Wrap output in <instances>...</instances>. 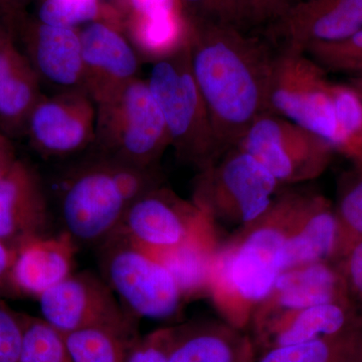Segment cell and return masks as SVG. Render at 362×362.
<instances>
[{
  "label": "cell",
  "instance_id": "6da1fadb",
  "mask_svg": "<svg viewBox=\"0 0 362 362\" xmlns=\"http://www.w3.org/2000/svg\"><path fill=\"white\" fill-rule=\"evenodd\" d=\"M185 28L192 73L206 104L218 158L237 147L252 123L269 112L277 51L259 33L204 23Z\"/></svg>",
  "mask_w": 362,
  "mask_h": 362
},
{
  "label": "cell",
  "instance_id": "7a4b0ae2",
  "mask_svg": "<svg viewBox=\"0 0 362 362\" xmlns=\"http://www.w3.org/2000/svg\"><path fill=\"white\" fill-rule=\"evenodd\" d=\"M154 169L99 156L71 169L59 189L64 230L77 244L100 246L122 223L131 204L156 187Z\"/></svg>",
  "mask_w": 362,
  "mask_h": 362
},
{
  "label": "cell",
  "instance_id": "3957f363",
  "mask_svg": "<svg viewBox=\"0 0 362 362\" xmlns=\"http://www.w3.org/2000/svg\"><path fill=\"white\" fill-rule=\"evenodd\" d=\"M147 83L163 115L176 156L202 168L216 160L213 127L192 73L187 33L180 44L154 59Z\"/></svg>",
  "mask_w": 362,
  "mask_h": 362
},
{
  "label": "cell",
  "instance_id": "277c9868",
  "mask_svg": "<svg viewBox=\"0 0 362 362\" xmlns=\"http://www.w3.org/2000/svg\"><path fill=\"white\" fill-rule=\"evenodd\" d=\"M170 145L168 127L148 83L136 78L97 105L92 146L99 156L136 168L154 169Z\"/></svg>",
  "mask_w": 362,
  "mask_h": 362
},
{
  "label": "cell",
  "instance_id": "5b68a950",
  "mask_svg": "<svg viewBox=\"0 0 362 362\" xmlns=\"http://www.w3.org/2000/svg\"><path fill=\"white\" fill-rule=\"evenodd\" d=\"M99 247L102 278L128 313L154 320L177 313L185 296L154 255L117 233Z\"/></svg>",
  "mask_w": 362,
  "mask_h": 362
},
{
  "label": "cell",
  "instance_id": "8992f818",
  "mask_svg": "<svg viewBox=\"0 0 362 362\" xmlns=\"http://www.w3.org/2000/svg\"><path fill=\"white\" fill-rule=\"evenodd\" d=\"M332 84L327 71L308 54L277 51L269 85L268 111L311 131L334 149L337 121Z\"/></svg>",
  "mask_w": 362,
  "mask_h": 362
},
{
  "label": "cell",
  "instance_id": "52a82bcc",
  "mask_svg": "<svg viewBox=\"0 0 362 362\" xmlns=\"http://www.w3.org/2000/svg\"><path fill=\"white\" fill-rule=\"evenodd\" d=\"M237 147L258 160L279 183L316 177L335 152L318 135L271 112L252 123Z\"/></svg>",
  "mask_w": 362,
  "mask_h": 362
},
{
  "label": "cell",
  "instance_id": "ba28073f",
  "mask_svg": "<svg viewBox=\"0 0 362 362\" xmlns=\"http://www.w3.org/2000/svg\"><path fill=\"white\" fill-rule=\"evenodd\" d=\"M220 157V162L214 160L202 168L195 204L207 214L232 209L245 223H254L265 216L273 206L277 180L239 147Z\"/></svg>",
  "mask_w": 362,
  "mask_h": 362
},
{
  "label": "cell",
  "instance_id": "9c48e42d",
  "mask_svg": "<svg viewBox=\"0 0 362 362\" xmlns=\"http://www.w3.org/2000/svg\"><path fill=\"white\" fill-rule=\"evenodd\" d=\"M37 300L42 318L62 334L93 326L136 328L135 317L104 279L89 271L74 272Z\"/></svg>",
  "mask_w": 362,
  "mask_h": 362
},
{
  "label": "cell",
  "instance_id": "30bf717a",
  "mask_svg": "<svg viewBox=\"0 0 362 362\" xmlns=\"http://www.w3.org/2000/svg\"><path fill=\"white\" fill-rule=\"evenodd\" d=\"M286 238L275 226L252 230L226 257L214 259L209 284H226L247 302L265 300L273 294L279 276L284 272Z\"/></svg>",
  "mask_w": 362,
  "mask_h": 362
},
{
  "label": "cell",
  "instance_id": "8fae6325",
  "mask_svg": "<svg viewBox=\"0 0 362 362\" xmlns=\"http://www.w3.org/2000/svg\"><path fill=\"white\" fill-rule=\"evenodd\" d=\"M97 106L83 89L64 90L42 96L28 116L25 128L35 148L47 156L66 157L92 146Z\"/></svg>",
  "mask_w": 362,
  "mask_h": 362
},
{
  "label": "cell",
  "instance_id": "7c38bea8",
  "mask_svg": "<svg viewBox=\"0 0 362 362\" xmlns=\"http://www.w3.org/2000/svg\"><path fill=\"white\" fill-rule=\"evenodd\" d=\"M207 214L195 202L156 187L131 204L115 233L150 252L168 251L201 228Z\"/></svg>",
  "mask_w": 362,
  "mask_h": 362
},
{
  "label": "cell",
  "instance_id": "4fadbf2b",
  "mask_svg": "<svg viewBox=\"0 0 362 362\" xmlns=\"http://www.w3.org/2000/svg\"><path fill=\"white\" fill-rule=\"evenodd\" d=\"M362 30V0H300L264 32L277 51L305 52Z\"/></svg>",
  "mask_w": 362,
  "mask_h": 362
},
{
  "label": "cell",
  "instance_id": "5bb4252c",
  "mask_svg": "<svg viewBox=\"0 0 362 362\" xmlns=\"http://www.w3.org/2000/svg\"><path fill=\"white\" fill-rule=\"evenodd\" d=\"M80 37L84 66L82 89L97 106L115 97L137 78L139 62L128 40L106 23H89Z\"/></svg>",
  "mask_w": 362,
  "mask_h": 362
},
{
  "label": "cell",
  "instance_id": "9a60e30c",
  "mask_svg": "<svg viewBox=\"0 0 362 362\" xmlns=\"http://www.w3.org/2000/svg\"><path fill=\"white\" fill-rule=\"evenodd\" d=\"M49 202L35 169L18 159L0 180V240L16 252L28 240L47 235Z\"/></svg>",
  "mask_w": 362,
  "mask_h": 362
},
{
  "label": "cell",
  "instance_id": "2e32d148",
  "mask_svg": "<svg viewBox=\"0 0 362 362\" xmlns=\"http://www.w3.org/2000/svg\"><path fill=\"white\" fill-rule=\"evenodd\" d=\"M78 244L66 230L28 240L16 250L13 284L18 296L39 299L74 273Z\"/></svg>",
  "mask_w": 362,
  "mask_h": 362
},
{
  "label": "cell",
  "instance_id": "e0dca14e",
  "mask_svg": "<svg viewBox=\"0 0 362 362\" xmlns=\"http://www.w3.org/2000/svg\"><path fill=\"white\" fill-rule=\"evenodd\" d=\"M23 51L40 80L64 90L82 89L83 54L75 28L37 23L20 26Z\"/></svg>",
  "mask_w": 362,
  "mask_h": 362
},
{
  "label": "cell",
  "instance_id": "ac0fdd59",
  "mask_svg": "<svg viewBox=\"0 0 362 362\" xmlns=\"http://www.w3.org/2000/svg\"><path fill=\"white\" fill-rule=\"evenodd\" d=\"M16 35L0 23V121L11 131L25 128L30 112L42 96L39 76Z\"/></svg>",
  "mask_w": 362,
  "mask_h": 362
},
{
  "label": "cell",
  "instance_id": "d6986e66",
  "mask_svg": "<svg viewBox=\"0 0 362 362\" xmlns=\"http://www.w3.org/2000/svg\"><path fill=\"white\" fill-rule=\"evenodd\" d=\"M303 226L286 238L284 271L314 263H321L337 250L340 242L337 214L321 197L303 199Z\"/></svg>",
  "mask_w": 362,
  "mask_h": 362
},
{
  "label": "cell",
  "instance_id": "ffe728a7",
  "mask_svg": "<svg viewBox=\"0 0 362 362\" xmlns=\"http://www.w3.org/2000/svg\"><path fill=\"white\" fill-rule=\"evenodd\" d=\"M340 290L337 274L321 262L283 272L273 293L281 308L299 312L317 305L340 302Z\"/></svg>",
  "mask_w": 362,
  "mask_h": 362
},
{
  "label": "cell",
  "instance_id": "44dd1931",
  "mask_svg": "<svg viewBox=\"0 0 362 362\" xmlns=\"http://www.w3.org/2000/svg\"><path fill=\"white\" fill-rule=\"evenodd\" d=\"M71 362H126L136 328L93 326L63 334Z\"/></svg>",
  "mask_w": 362,
  "mask_h": 362
},
{
  "label": "cell",
  "instance_id": "7402d4cb",
  "mask_svg": "<svg viewBox=\"0 0 362 362\" xmlns=\"http://www.w3.org/2000/svg\"><path fill=\"white\" fill-rule=\"evenodd\" d=\"M204 225L178 246L168 251L151 252L170 272L183 296L201 291L209 284L214 258L204 235Z\"/></svg>",
  "mask_w": 362,
  "mask_h": 362
},
{
  "label": "cell",
  "instance_id": "603a6c76",
  "mask_svg": "<svg viewBox=\"0 0 362 362\" xmlns=\"http://www.w3.org/2000/svg\"><path fill=\"white\" fill-rule=\"evenodd\" d=\"M242 349L226 335L214 328L173 330L168 362H240Z\"/></svg>",
  "mask_w": 362,
  "mask_h": 362
},
{
  "label": "cell",
  "instance_id": "cb8c5ba5",
  "mask_svg": "<svg viewBox=\"0 0 362 362\" xmlns=\"http://www.w3.org/2000/svg\"><path fill=\"white\" fill-rule=\"evenodd\" d=\"M347 312L340 302L317 305L297 312L294 318L279 332L277 345L299 344L334 337L344 329Z\"/></svg>",
  "mask_w": 362,
  "mask_h": 362
},
{
  "label": "cell",
  "instance_id": "d4e9b609",
  "mask_svg": "<svg viewBox=\"0 0 362 362\" xmlns=\"http://www.w3.org/2000/svg\"><path fill=\"white\" fill-rule=\"evenodd\" d=\"M337 112V136L334 150L362 169V99L347 83L332 84Z\"/></svg>",
  "mask_w": 362,
  "mask_h": 362
},
{
  "label": "cell",
  "instance_id": "484cf974",
  "mask_svg": "<svg viewBox=\"0 0 362 362\" xmlns=\"http://www.w3.org/2000/svg\"><path fill=\"white\" fill-rule=\"evenodd\" d=\"M18 362H71L65 338L40 317L25 315Z\"/></svg>",
  "mask_w": 362,
  "mask_h": 362
},
{
  "label": "cell",
  "instance_id": "4316f807",
  "mask_svg": "<svg viewBox=\"0 0 362 362\" xmlns=\"http://www.w3.org/2000/svg\"><path fill=\"white\" fill-rule=\"evenodd\" d=\"M305 54L326 71L362 77V30L340 42L312 45Z\"/></svg>",
  "mask_w": 362,
  "mask_h": 362
},
{
  "label": "cell",
  "instance_id": "83f0119b",
  "mask_svg": "<svg viewBox=\"0 0 362 362\" xmlns=\"http://www.w3.org/2000/svg\"><path fill=\"white\" fill-rule=\"evenodd\" d=\"M98 13V0H44L37 16L45 25L75 28L81 23H92Z\"/></svg>",
  "mask_w": 362,
  "mask_h": 362
},
{
  "label": "cell",
  "instance_id": "f1b7e54d",
  "mask_svg": "<svg viewBox=\"0 0 362 362\" xmlns=\"http://www.w3.org/2000/svg\"><path fill=\"white\" fill-rule=\"evenodd\" d=\"M330 337L299 344L276 345L259 362H337L338 349Z\"/></svg>",
  "mask_w": 362,
  "mask_h": 362
},
{
  "label": "cell",
  "instance_id": "f546056e",
  "mask_svg": "<svg viewBox=\"0 0 362 362\" xmlns=\"http://www.w3.org/2000/svg\"><path fill=\"white\" fill-rule=\"evenodd\" d=\"M25 331V314L16 313L0 297V362H18Z\"/></svg>",
  "mask_w": 362,
  "mask_h": 362
},
{
  "label": "cell",
  "instance_id": "4dcf8cb0",
  "mask_svg": "<svg viewBox=\"0 0 362 362\" xmlns=\"http://www.w3.org/2000/svg\"><path fill=\"white\" fill-rule=\"evenodd\" d=\"M337 216L340 233H349L352 237L351 245L362 239V177L343 192Z\"/></svg>",
  "mask_w": 362,
  "mask_h": 362
},
{
  "label": "cell",
  "instance_id": "1f68e13d",
  "mask_svg": "<svg viewBox=\"0 0 362 362\" xmlns=\"http://www.w3.org/2000/svg\"><path fill=\"white\" fill-rule=\"evenodd\" d=\"M300 0H247V30L262 33Z\"/></svg>",
  "mask_w": 362,
  "mask_h": 362
},
{
  "label": "cell",
  "instance_id": "d6a6232c",
  "mask_svg": "<svg viewBox=\"0 0 362 362\" xmlns=\"http://www.w3.org/2000/svg\"><path fill=\"white\" fill-rule=\"evenodd\" d=\"M173 330L160 329L138 337L131 347L126 362H168Z\"/></svg>",
  "mask_w": 362,
  "mask_h": 362
},
{
  "label": "cell",
  "instance_id": "836d02e7",
  "mask_svg": "<svg viewBox=\"0 0 362 362\" xmlns=\"http://www.w3.org/2000/svg\"><path fill=\"white\" fill-rule=\"evenodd\" d=\"M175 0H131L134 7L136 20H154L175 16Z\"/></svg>",
  "mask_w": 362,
  "mask_h": 362
},
{
  "label": "cell",
  "instance_id": "e575fe53",
  "mask_svg": "<svg viewBox=\"0 0 362 362\" xmlns=\"http://www.w3.org/2000/svg\"><path fill=\"white\" fill-rule=\"evenodd\" d=\"M16 252L11 251L0 240V297L18 296L13 284L11 273Z\"/></svg>",
  "mask_w": 362,
  "mask_h": 362
},
{
  "label": "cell",
  "instance_id": "d590c367",
  "mask_svg": "<svg viewBox=\"0 0 362 362\" xmlns=\"http://www.w3.org/2000/svg\"><path fill=\"white\" fill-rule=\"evenodd\" d=\"M347 276L354 291L362 298V239L349 247Z\"/></svg>",
  "mask_w": 362,
  "mask_h": 362
},
{
  "label": "cell",
  "instance_id": "8d00e7d4",
  "mask_svg": "<svg viewBox=\"0 0 362 362\" xmlns=\"http://www.w3.org/2000/svg\"><path fill=\"white\" fill-rule=\"evenodd\" d=\"M28 0H0V23L18 33Z\"/></svg>",
  "mask_w": 362,
  "mask_h": 362
},
{
  "label": "cell",
  "instance_id": "74e56055",
  "mask_svg": "<svg viewBox=\"0 0 362 362\" xmlns=\"http://www.w3.org/2000/svg\"><path fill=\"white\" fill-rule=\"evenodd\" d=\"M181 16L185 25L202 23L209 0H178Z\"/></svg>",
  "mask_w": 362,
  "mask_h": 362
},
{
  "label": "cell",
  "instance_id": "f35d334b",
  "mask_svg": "<svg viewBox=\"0 0 362 362\" xmlns=\"http://www.w3.org/2000/svg\"><path fill=\"white\" fill-rule=\"evenodd\" d=\"M16 160L13 144L6 135L0 134V180L11 170Z\"/></svg>",
  "mask_w": 362,
  "mask_h": 362
},
{
  "label": "cell",
  "instance_id": "ab89813d",
  "mask_svg": "<svg viewBox=\"0 0 362 362\" xmlns=\"http://www.w3.org/2000/svg\"><path fill=\"white\" fill-rule=\"evenodd\" d=\"M349 82L352 83V84L362 86V77L349 78Z\"/></svg>",
  "mask_w": 362,
  "mask_h": 362
},
{
  "label": "cell",
  "instance_id": "60d3db41",
  "mask_svg": "<svg viewBox=\"0 0 362 362\" xmlns=\"http://www.w3.org/2000/svg\"><path fill=\"white\" fill-rule=\"evenodd\" d=\"M349 84L351 85L352 87H354V89H356L357 90V92L359 93V95H361V99H362V86L352 84V83H349Z\"/></svg>",
  "mask_w": 362,
  "mask_h": 362
}]
</instances>
